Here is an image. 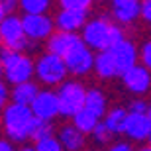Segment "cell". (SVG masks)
I'll return each instance as SVG.
<instances>
[{
	"instance_id": "1",
	"label": "cell",
	"mask_w": 151,
	"mask_h": 151,
	"mask_svg": "<svg viewBox=\"0 0 151 151\" xmlns=\"http://www.w3.org/2000/svg\"><path fill=\"white\" fill-rule=\"evenodd\" d=\"M81 37L92 51L100 53V51L114 49L118 43H122L126 39V35L116 22H112L106 16H98L86 22L84 29L81 32Z\"/></svg>"
},
{
	"instance_id": "2",
	"label": "cell",
	"mask_w": 151,
	"mask_h": 151,
	"mask_svg": "<svg viewBox=\"0 0 151 151\" xmlns=\"http://www.w3.org/2000/svg\"><path fill=\"white\" fill-rule=\"evenodd\" d=\"M35 116L32 112V108L20 106L10 102L6 108H2V128H4L6 139H10L12 143L16 141H26L32 139V128H34Z\"/></svg>"
},
{
	"instance_id": "3",
	"label": "cell",
	"mask_w": 151,
	"mask_h": 151,
	"mask_svg": "<svg viewBox=\"0 0 151 151\" xmlns=\"http://www.w3.org/2000/svg\"><path fill=\"white\" fill-rule=\"evenodd\" d=\"M0 67H2V81L12 86L29 83L35 77V61L26 53H18L12 49L0 51Z\"/></svg>"
},
{
	"instance_id": "4",
	"label": "cell",
	"mask_w": 151,
	"mask_h": 151,
	"mask_svg": "<svg viewBox=\"0 0 151 151\" xmlns=\"http://www.w3.org/2000/svg\"><path fill=\"white\" fill-rule=\"evenodd\" d=\"M69 69L65 65L63 57H57L53 53H43L35 61V78L45 86H61L67 81Z\"/></svg>"
},
{
	"instance_id": "5",
	"label": "cell",
	"mask_w": 151,
	"mask_h": 151,
	"mask_svg": "<svg viewBox=\"0 0 151 151\" xmlns=\"http://www.w3.org/2000/svg\"><path fill=\"white\" fill-rule=\"evenodd\" d=\"M86 92H88V88H84L83 83H78V81H65L57 88L61 116L73 120L84 108V104H86Z\"/></svg>"
},
{
	"instance_id": "6",
	"label": "cell",
	"mask_w": 151,
	"mask_h": 151,
	"mask_svg": "<svg viewBox=\"0 0 151 151\" xmlns=\"http://www.w3.org/2000/svg\"><path fill=\"white\" fill-rule=\"evenodd\" d=\"M0 39H2L4 49H12V51H18V53H24L34 43V41L28 39L26 29H24V22L18 14L0 20Z\"/></svg>"
},
{
	"instance_id": "7",
	"label": "cell",
	"mask_w": 151,
	"mask_h": 151,
	"mask_svg": "<svg viewBox=\"0 0 151 151\" xmlns=\"http://www.w3.org/2000/svg\"><path fill=\"white\" fill-rule=\"evenodd\" d=\"M63 59H65V65H67V69H69V75L84 77V75H88L90 71H94L96 55L83 39H81Z\"/></svg>"
},
{
	"instance_id": "8",
	"label": "cell",
	"mask_w": 151,
	"mask_h": 151,
	"mask_svg": "<svg viewBox=\"0 0 151 151\" xmlns=\"http://www.w3.org/2000/svg\"><path fill=\"white\" fill-rule=\"evenodd\" d=\"M32 112H34L35 120H45V122H53L57 116H61L57 90H49V88L39 90L37 98L32 104Z\"/></svg>"
},
{
	"instance_id": "9",
	"label": "cell",
	"mask_w": 151,
	"mask_h": 151,
	"mask_svg": "<svg viewBox=\"0 0 151 151\" xmlns=\"http://www.w3.org/2000/svg\"><path fill=\"white\" fill-rule=\"evenodd\" d=\"M24 22V29H26V35H28L29 41H47L51 35L55 34V20L49 18L47 14H41V16H22Z\"/></svg>"
},
{
	"instance_id": "10",
	"label": "cell",
	"mask_w": 151,
	"mask_h": 151,
	"mask_svg": "<svg viewBox=\"0 0 151 151\" xmlns=\"http://www.w3.org/2000/svg\"><path fill=\"white\" fill-rule=\"evenodd\" d=\"M112 53L114 61H116V67L120 71V77L124 73H128L129 69H134L135 65H139L137 59H139V51L135 47L134 41H129V39H124L122 43H118L114 49H110Z\"/></svg>"
},
{
	"instance_id": "11",
	"label": "cell",
	"mask_w": 151,
	"mask_h": 151,
	"mask_svg": "<svg viewBox=\"0 0 151 151\" xmlns=\"http://www.w3.org/2000/svg\"><path fill=\"white\" fill-rule=\"evenodd\" d=\"M122 83L132 94L141 96L145 92H149V88H151V71H147L139 63L134 69H129L128 73L122 75Z\"/></svg>"
},
{
	"instance_id": "12",
	"label": "cell",
	"mask_w": 151,
	"mask_h": 151,
	"mask_svg": "<svg viewBox=\"0 0 151 151\" xmlns=\"http://www.w3.org/2000/svg\"><path fill=\"white\" fill-rule=\"evenodd\" d=\"M55 32H67V34H78L83 32L88 16L86 12H75V10H61L55 14Z\"/></svg>"
},
{
	"instance_id": "13",
	"label": "cell",
	"mask_w": 151,
	"mask_h": 151,
	"mask_svg": "<svg viewBox=\"0 0 151 151\" xmlns=\"http://www.w3.org/2000/svg\"><path fill=\"white\" fill-rule=\"evenodd\" d=\"M124 135L129 141H149L151 137V120L147 114H129L126 122Z\"/></svg>"
},
{
	"instance_id": "14",
	"label": "cell",
	"mask_w": 151,
	"mask_h": 151,
	"mask_svg": "<svg viewBox=\"0 0 151 151\" xmlns=\"http://www.w3.org/2000/svg\"><path fill=\"white\" fill-rule=\"evenodd\" d=\"M110 12L118 26H126L141 18V2L139 0H114Z\"/></svg>"
},
{
	"instance_id": "15",
	"label": "cell",
	"mask_w": 151,
	"mask_h": 151,
	"mask_svg": "<svg viewBox=\"0 0 151 151\" xmlns=\"http://www.w3.org/2000/svg\"><path fill=\"white\" fill-rule=\"evenodd\" d=\"M78 34H67V32H55L47 39V53H53L57 57H65L75 45L81 41Z\"/></svg>"
},
{
	"instance_id": "16",
	"label": "cell",
	"mask_w": 151,
	"mask_h": 151,
	"mask_svg": "<svg viewBox=\"0 0 151 151\" xmlns=\"http://www.w3.org/2000/svg\"><path fill=\"white\" fill-rule=\"evenodd\" d=\"M57 139L61 141L65 151H83L86 143V135L75 128L73 124H65L57 129Z\"/></svg>"
},
{
	"instance_id": "17",
	"label": "cell",
	"mask_w": 151,
	"mask_h": 151,
	"mask_svg": "<svg viewBox=\"0 0 151 151\" xmlns=\"http://www.w3.org/2000/svg\"><path fill=\"white\" fill-rule=\"evenodd\" d=\"M39 86L29 81V83H24V84H18V86H12V92H10V102L14 104H20V106H28L32 108L34 100L37 98L39 94Z\"/></svg>"
},
{
	"instance_id": "18",
	"label": "cell",
	"mask_w": 151,
	"mask_h": 151,
	"mask_svg": "<svg viewBox=\"0 0 151 151\" xmlns=\"http://www.w3.org/2000/svg\"><path fill=\"white\" fill-rule=\"evenodd\" d=\"M94 73L102 81H110L114 77H120V71L116 67V61L110 51H100L96 53V61H94Z\"/></svg>"
},
{
	"instance_id": "19",
	"label": "cell",
	"mask_w": 151,
	"mask_h": 151,
	"mask_svg": "<svg viewBox=\"0 0 151 151\" xmlns=\"http://www.w3.org/2000/svg\"><path fill=\"white\" fill-rule=\"evenodd\" d=\"M128 116H129V112L126 110V108L116 106V108H110V110H108V114L102 118V124L112 132V135H120V134L126 132Z\"/></svg>"
},
{
	"instance_id": "20",
	"label": "cell",
	"mask_w": 151,
	"mask_h": 151,
	"mask_svg": "<svg viewBox=\"0 0 151 151\" xmlns=\"http://www.w3.org/2000/svg\"><path fill=\"white\" fill-rule=\"evenodd\" d=\"M84 108H86V110H90L92 114H96L100 120L106 116L108 110H110V108H108V98H106V94H104L100 88H88Z\"/></svg>"
},
{
	"instance_id": "21",
	"label": "cell",
	"mask_w": 151,
	"mask_h": 151,
	"mask_svg": "<svg viewBox=\"0 0 151 151\" xmlns=\"http://www.w3.org/2000/svg\"><path fill=\"white\" fill-rule=\"evenodd\" d=\"M100 122H102L100 118L96 116V114H92L90 110H86V108H83V110L73 118V126L77 129H81L84 135H92V132L98 128Z\"/></svg>"
},
{
	"instance_id": "22",
	"label": "cell",
	"mask_w": 151,
	"mask_h": 151,
	"mask_svg": "<svg viewBox=\"0 0 151 151\" xmlns=\"http://www.w3.org/2000/svg\"><path fill=\"white\" fill-rule=\"evenodd\" d=\"M51 2L49 0H20V10L24 16H41L47 14Z\"/></svg>"
},
{
	"instance_id": "23",
	"label": "cell",
	"mask_w": 151,
	"mask_h": 151,
	"mask_svg": "<svg viewBox=\"0 0 151 151\" xmlns=\"http://www.w3.org/2000/svg\"><path fill=\"white\" fill-rule=\"evenodd\" d=\"M55 128H53V122H45V120H35L34 128H32V139L37 143V141L49 139V137H55Z\"/></svg>"
},
{
	"instance_id": "24",
	"label": "cell",
	"mask_w": 151,
	"mask_h": 151,
	"mask_svg": "<svg viewBox=\"0 0 151 151\" xmlns=\"http://www.w3.org/2000/svg\"><path fill=\"white\" fill-rule=\"evenodd\" d=\"M59 8L61 10H75V12H86L92 8V2L90 0H61L59 2Z\"/></svg>"
},
{
	"instance_id": "25",
	"label": "cell",
	"mask_w": 151,
	"mask_h": 151,
	"mask_svg": "<svg viewBox=\"0 0 151 151\" xmlns=\"http://www.w3.org/2000/svg\"><path fill=\"white\" fill-rule=\"evenodd\" d=\"M90 137H92V141H94V143H98V145H108V143H110V141H112V132H110V129L106 128V126H104V124H98V128L94 129V132H92V135H90ZM110 145H112V143H110Z\"/></svg>"
},
{
	"instance_id": "26",
	"label": "cell",
	"mask_w": 151,
	"mask_h": 151,
	"mask_svg": "<svg viewBox=\"0 0 151 151\" xmlns=\"http://www.w3.org/2000/svg\"><path fill=\"white\" fill-rule=\"evenodd\" d=\"M35 151H65L61 145V141L55 137H49V139H43V141H37L35 143Z\"/></svg>"
},
{
	"instance_id": "27",
	"label": "cell",
	"mask_w": 151,
	"mask_h": 151,
	"mask_svg": "<svg viewBox=\"0 0 151 151\" xmlns=\"http://www.w3.org/2000/svg\"><path fill=\"white\" fill-rule=\"evenodd\" d=\"M18 8H20V2H16V0H2L0 2V20L8 16H16Z\"/></svg>"
},
{
	"instance_id": "28",
	"label": "cell",
	"mask_w": 151,
	"mask_h": 151,
	"mask_svg": "<svg viewBox=\"0 0 151 151\" xmlns=\"http://www.w3.org/2000/svg\"><path fill=\"white\" fill-rule=\"evenodd\" d=\"M139 61H141V65H143L147 71H151V39H147L145 43L141 45V49H139Z\"/></svg>"
},
{
	"instance_id": "29",
	"label": "cell",
	"mask_w": 151,
	"mask_h": 151,
	"mask_svg": "<svg viewBox=\"0 0 151 151\" xmlns=\"http://www.w3.org/2000/svg\"><path fill=\"white\" fill-rule=\"evenodd\" d=\"M147 110H149V104H147L145 100H141V98L132 100V102H129V106H128L129 114H147Z\"/></svg>"
},
{
	"instance_id": "30",
	"label": "cell",
	"mask_w": 151,
	"mask_h": 151,
	"mask_svg": "<svg viewBox=\"0 0 151 151\" xmlns=\"http://www.w3.org/2000/svg\"><path fill=\"white\" fill-rule=\"evenodd\" d=\"M106 151H137L129 141H114L112 145H108Z\"/></svg>"
},
{
	"instance_id": "31",
	"label": "cell",
	"mask_w": 151,
	"mask_h": 151,
	"mask_svg": "<svg viewBox=\"0 0 151 151\" xmlns=\"http://www.w3.org/2000/svg\"><path fill=\"white\" fill-rule=\"evenodd\" d=\"M10 92H12V90L8 88V83H6V81H2V83H0V104H2L4 108L10 104V102H8V98H10Z\"/></svg>"
},
{
	"instance_id": "32",
	"label": "cell",
	"mask_w": 151,
	"mask_h": 151,
	"mask_svg": "<svg viewBox=\"0 0 151 151\" xmlns=\"http://www.w3.org/2000/svg\"><path fill=\"white\" fill-rule=\"evenodd\" d=\"M141 18L147 24H151V0H143L141 2Z\"/></svg>"
},
{
	"instance_id": "33",
	"label": "cell",
	"mask_w": 151,
	"mask_h": 151,
	"mask_svg": "<svg viewBox=\"0 0 151 151\" xmlns=\"http://www.w3.org/2000/svg\"><path fill=\"white\" fill-rule=\"evenodd\" d=\"M0 151H18V149L14 147V143H12L10 139H6V137H4V139L0 141Z\"/></svg>"
},
{
	"instance_id": "34",
	"label": "cell",
	"mask_w": 151,
	"mask_h": 151,
	"mask_svg": "<svg viewBox=\"0 0 151 151\" xmlns=\"http://www.w3.org/2000/svg\"><path fill=\"white\" fill-rule=\"evenodd\" d=\"M18 151H35V145H24V147H20Z\"/></svg>"
},
{
	"instance_id": "35",
	"label": "cell",
	"mask_w": 151,
	"mask_h": 151,
	"mask_svg": "<svg viewBox=\"0 0 151 151\" xmlns=\"http://www.w3.org/2000/svg\"><path fill=\"white\" fill-rule=\"evenodd\" d=\"M137 151H151V145H145V147H141V149H137Z\"/></svg>"
},
{
	"instance_id": "36",
	"label": "cell",
	"mask_w": 151,
	"mask_h": 151,
	"mask_svg": "<svg viewBox=\"0 0 151 151\" xmlns=\"http://www.w3.org/2000/svg\"><path fill=\"white\" fill-rule=\"evenodd\" d=\"M147 116H149V120H151V104H149V110H147Z\"/></svg>"
},
{
	"instance_id": "37",
	"label": "cell",
	"mask_w": 151,
	"mask_h": 151,
	"mask_svg": "<svg viewBox=\"0 0 151 151\" xmlns=\"http://www.w3.org/2000/svg\"><path fill=\"white\" fill-rule=\"evenodd\" d=\"M86 151H96V149H86Z\"/></svg>"
},
{
	"instance_id": "38",
	"label": "cell",
	"mask_w": 151,
	"mask_h": 151,
	"mask_svg": "<svg viewBox=\"0 0 151 151\" xmlns=\"http://www.w3.org/2000/svg\"><path fill=\"white\" fill-rule=\"evenodd\" d=\"M149 145H151V137H149Z\"/></svg>"
}]
</instances>
